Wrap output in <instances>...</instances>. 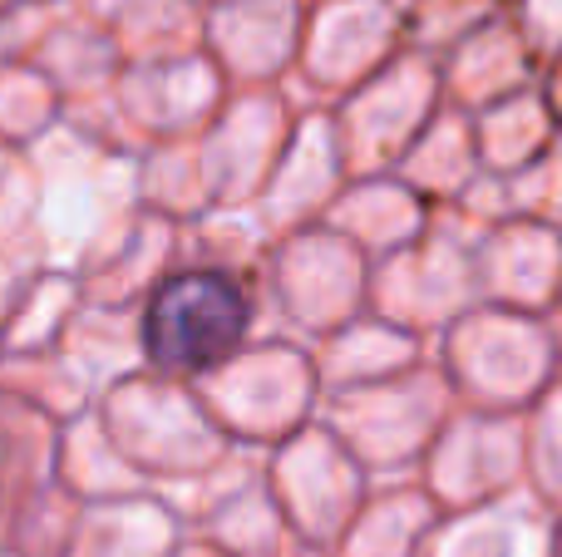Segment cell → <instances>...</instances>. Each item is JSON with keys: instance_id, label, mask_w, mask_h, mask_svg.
Masks as SVG:
<instances>
[{"instance_id": "obj_1", "label": "cell", "mask_w": 562, "mask_h": 557, "mask_svg": "<svg viewBox=\"0 0 562 557\" xmlns=\"http://www.w3.org/2000/svg\"><path fill=\"white\" fill-rule=\"evenodd\" d=\"M252 306L243 286L223 272H188L168 282L148 302L144 316V351L154 365L178 375H198L217 365L247 336Z\"/></svg>"}]
</instances>
